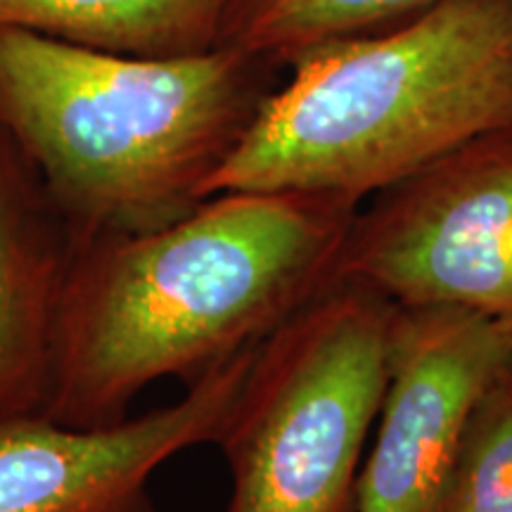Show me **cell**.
<instances>
[{
  "mask_svg": "<svg viewBox=\"0 0 512 512\" xmlns=\"http://www.w3.org/2000/svg\"><path fill=\"white\" fill-rule=\"evenodd\" d=\"M278 72L230 46L133 57L0 29V131L76 240L145 233L207 200Z\"/></svg>",
  "mask_w": 512,
  "mask_h": 512,
  "instance_id": "cell-2",
  "label": "cell"
},
{
  "mask_svg": "<svg viewBox=\"0 0 512 512\" xmlns=\"http://www.w3.org/2000/svg\"><path fill=\"white\" fill-rule=\"evenodd\" d=\"M228 0H0V29L133 57L219 46Z\"/></svg>",
  "mask_w": 512,
  "mask_h": 512,
  "instance_id": "cell-9",
  "label": "cell"
},
{
  "mask_svg": "<svg viewBox=\"0 0 512 512\" xmlns=\"http://www.w3.org/2000/svg\"><path fill=\"white\" fill-rule=\"evenodd\" d=\"M358 207L230 190L162 228L76 240L46 415L117 425L150 384H192L261 344L335 280Z\"/></svg>",
  "mask_w": 512,
  "mask_h": 512,
  "instance_id": "cell-1",
  "label": "cell"
},
{
  "mask_svg": "<svg viewBox=\"0 0 512 512\" xmlns=\"http://www.w3.org/2000/svg\"><path fill=\"white\" fill-rule=\"evenodd\" d=\"M441 512H512V361L470 415Z\"/></svg>",
  "mask_w": 512,
  "mask_h": 512,
  "instance_id": "cell-11",
  "label": "cell"
},
{
  "mask_svg": "<svg viewBox=\"0 0 512 512\" xmlns=\"http://www.w3.org/2000/svg\"><path fill=\"white\" fill-rule=\"evenodd\" d=\"M512 361V330L446 306L399 309L377 432L354 512H441L467 422Z\"/></svg>",
  "mask_w": 512,
  "mask_h": 512,
  "instance_id": "cell-6",
  "label": "cell"
},
{
  "mask_svg": "<svg viewBox=\"0 0 512 512\" xmlns=\"http://www.w3.org/2000/svg\"><path fill=\"white\" fill-rule=\"evenodd\" d=\"M287 72L207 195L297 190L361 204L512 126V0H448L306 50Z\"/></svg>",
  "mask_w": 512,
  "mask_h": 512,
  "instance_id": "cell-3",
  "label": "cell"
},
{
  "mask_svg": "<svg viewBox=\"0 0 512 512\" xmlns=\"http://www.w3.org/2000/svg\"><path fill=\"white\" fill-rule=\"evenodd\" d=\"M74 233L0 131V420L46 413Z\"/></svg>",
  "mask_w": 512,
  "mask_h": 512,
  "instance_id": "cell-8",
  "label": "cell"
},
{
  "mask_svg": "<svg viewBox=\"0 0 512 512\" xmlns=\"http://www.w3.org/2000/svg\"><path fill=\"white\" fill-rule=\"evenodd\" d=\"M256 347L188 384L181 401L117 425L3 418L0 512H157L152 475L185 448L221 439Z\"/></svg>",
  "mask_w": 512,
  "mask_h": 512,
  "instance_id": "cell-7",
  "label": "cell"
},
{
  "mask_svg": "<svg viewBox=\"0 0 512 512\" xmlns=\"http://www.w3.org/2000/svg\"><path fill=\"white\" fill-rule=\"evenodd\" d=\"M399 306L335 278L256 347L216 444L228 512H354L392 368Z\"/></svg>",
  "mask_w": 512,
  "mask_h": 512,
  "instance_id": "cell-4",
  "label": "cell"
},
{
  "mask_svg": "<svg viewBox=\"0 0 512 512\" xmlns=\"http://www.w3.org/2000/svg\"><path fill=\"white\" fill-rule=\"evenodd\" d=\"M335 278L399 309H463L512 330V126L375 192Z\"/></svg>",
  "mask_w": 512,
  "mask_h": 512,
  "instance_id": "cell-5",
  "label": "cell"
},
{
  "mask_svg": "<svg viewBox=\"0 0 512 512\" xmlns=\"http://www.w3.org/2000/svg\"><path fill=\"white\" fill-rule=\"evenodd\" d=\"M448 0H228L219 46L287 69L306 50L373 34Z\"/></svg>",
  "mask_w": 512,
  "mask_h": 512,
  "instance_id": "cell-10",
  "label": "cell"
}]
</instances>
